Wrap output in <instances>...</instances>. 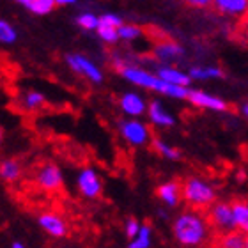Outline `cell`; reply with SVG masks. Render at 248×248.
<instances>
[{
  "instance_id": "27",
  "label": "cell",
  "mask_w": 248,
  "mask_h": 248,
  "mask_svg": "<svg viewBox=\"0 0 248 248\" xmlns=\"http://www.w3.org/2000/svg\"><path fill=\"white\" fill-rule=\"evenodd\" d=\"M94 32H96L99 39H101L103 43H107V45H115V43L119 41V37H117V29H114V27L98 23V29H96Z\"/></svg>"
},
{
  "instance_id": "28",
  "label": "cell",
  "mask_w": 248,
  "mask_h": 248,
  "mask_svg": "<svg viewBox=\"0 0 248 248\" xmlns=\"http://www.w3.org/2000/svg\"><path fill=\"white\" fill-rule=\"evenodd\" d=\"M99 23H101V25L114 27V29H119L124 23V20H123V16L117 15V13H103V15L99 16Z\"/></svg>"
},
{
  "instance_id": "35",
  "label": "cell",
  "mask_w": 248,
  "mask_h": 248,
  "mask_svg": "<svg viewBox=\"0 0 248 248\" xmlns=\"http://www.w3.org/2000/svg\"><path fill=\"white\" fill-rule=\"evenodd\" d=\"M2 144H4V129L0 128V147H2Z\"/></svg>"
},
{
  "instance_id": "15",
  "label": "cell",
  "mask_w": 248,
  "mask_h": 248,
  "mask_svg": "<svg viewBox=\"0 0 248 248\" xmlns=\"http://www.w3.org/2000/svg\"><path fill=\"white\" fill-rule=\"evenodd\" d=\"M155 75L160 78L161 82L169 83V85H177V87L190 89L191 80L188 78V75H186L183 69H179V67H176V66H160L156 69Z\"/></svg>"
},
{
  "instance_id": "13",
  "label": "cell",
  "mask_w": 248,
  "mask_h": 248,
  "mask_svg": "<svg viewBox=\"0 0 248 248\" xmlns=\"http://www.w3.org/2000/svg\"><path fill=\"white\" fill-rule=\"evenodd\" d=\"M155 57L161 62V66H174V62L185 59V48L176 41H163L155 46Z\"/></svg>"
},
{
  "instance_id": "19",
  "label": "cell",
  "mask_w": 248,
  "mask_h": 248,
  "mask_svg": "<svg viewBox=\"0 0 248 248\" xmlns=\"http://www.w3.org/2000/svg\"><path fill=\"white\" fill-rule=\"evenodd\" d=\"M215 7L225 16H243L248 11V2L247 0H217Z\"/></svg>"
},
{
  "instance_id": "29",
  "label": "cell",
  "mask_w": 248,
  "mask_h": 248,
  "mask_svg": "<svg viewBox=\"0 0 248 248\" xmlns=\"http://www.w3.org/2000/svg\"><path fill=\"white\" fill-rule=\"evenodd\" d=\"M140 227H142V223H140L137 218H129V220H126V223H124V234H126V238L133 239L135 236L139 234Z\"/></svg>"
},
{
  "instance_id": "26",
  "label": "cell",
  "mask_w": 248,
  "mask_h": 248,
  "mask_svg": "<svg viewBox=\"0 0 248 248\" xmlns=\"http://www.w3.org/2000/svg\"><path fill=\"white\" fill-rule=\"evenodd\" d=\"M16 39H18V32H16L15 25L0 18V43L2 45H15Z\"/></svg>"
},
{
  "instance_id": "24",
  "label": "cell",
  "mask_w": 248,
  "mask_h": 248,
  "mask_svg": "<svg viewBox=\"0 0 248 248\" xmlns=\"http://www.w3.org/2000/svg\"><path fill=\"white\" fill-rule=\"evenodd\" d=\"M99 23V16L93 11H82L80 15L77 16V25L82 29V31H96Z\"/></svg>"
},
{
  "instance_id": "22",
  "label": "cell",
  "mask_w": 248,
  "mask_h": 248,
  "mask_svg": "<svg viewBox=\"0 0 248 248\" xmlns=\"http://www.w3.org/2000/svg\"><path fill=\"white\" fill-rule=\"evenodd\" d=\"M151 245H153V227L142 223L139 234L133 239H129L128 248H151Z\"/></svg>"
},
{
  "instance_id": "34",
  "label": "cell",
  "mask_w": 248,
  "mask_h": 248,
  "mask_svg": "<svg viewBox=\"0 0 248 248\" xmlns=\"http://www.w3.org/2000/svg\"><path fill=\"white\" fill-rule=\"evenodd\" d=\"M241 114H243L245 117L248 115V105L247 103H243V107H241Z\"/></svg>"
},
{
  "instance_id": "2",
  "label": "cell",
  "mask_w": 248,
  "mask_h": 248,
  "mask_svg": "<svg viewBox=\"0 0 248 248\" xmlns=\"http://www.w3.org/2000/svg\"><path fill=\"white\" fill-rule=\"evenodd\" d=\"M117 69H119V75L129 82L135 87L145 89V91H153V93H160L161 96H167V98L172 99H186L188 96V89L185 87H177V85H169V83L161 82L160 78L156 77L155 73L145 69V67L135 66V64H117Z\"/></svg>"
},
{
  "instance_id": "7",
  "label": "cell",
  "mask_w": 248,
  "mask_h": 248,
  "mask_svg": "<svg viewBox=\"0 0 248 248\" xmlns=\"http://www.w3.org/2000/svg\"><path fill=\"white\" fill-rule=\"evenodd\" d=\"M186 99L190 101V105H193L197 108L209 110V112H218V114L227 112V110L231 108V105L223 98L206 93V91H202V89H188Z\"/></svg>"
},
{
  "instance_id": "16",
  "label": "cell",
  "mask_w": 248,
  "mask_h": 248,
  "mask_svg": "<svg viewBox=\"0 0 248 248\" xmlns=\"http://www.w3.org/2000/svg\"><path fill=\"white\" fill-rule=\"evenodd\" d=\"M231 215H232V227L238 232L247 234L248 231V204L247 201L231 202Z\"/></svg>"
},
{
  "instance_id": "10",
  "label": "cell",
  "mask_w": 248,
  "mask_h": 248,
  "mask_svg": "<svg viewBox=\"0 0 248 248\" xmlns=\"http://www.w3.org/2000/svg\"><path fill=\"white\" fill-rule=\"evenodd\" d=\"M147 103L149 101L137 91H128V93L121 94L119 98V108L128 119H140L142 115H145Z\"/></svg>"
},
{
  "instance_id": "18",
  "label": "cell",
  "mask_w": 248,
  "mask_h": 248,
  "mask_svg": "<svg viewBox=\"0 0 248 248\" xmlns=\"http://www.w3.org/2000/svg\"><path fill=\"white\" fill-rule=\"evenodd\" d=\"M18 4L36 16H46L57 7L55 0H20Z\"/></svg>"
},
{
  "instance_id": "1",
  "label": "cell",
  "mask_w": 248,
  "mask_h": 248,
  "mask_svg": "<svg viewBox=\"0 0 248 248\" xmlns=\"http://www.w3.org/2000/svg\"><path fill=\"white\" fill-rule=\"evenodd\" d=\"M172 234L177 243L185 248H201L211 236V227L206 217L193 209H185L174 218Z\"/></svg>"
},
{
  "instance_id": "5",
  "label": "cell",
  "mask_w": 248,
  "mask_h": 248,
  "mask_svg": "<svg viewBox=\"0 0 248 248\" xmlns=\"http://www.w3.org/2000/svg\"><path fill=\"white\" fill-rule=\"evenodd\" d=\"M66 64L73 73H77L80 77L93 83H103L105 75L103 69L96 64L91 57L83 55V53H67Z\"/></svg>"
},
{
  "instance_id": "8",
  "label": "cell",
  "mask_w": 248,
  "mask_h": 248,
  "mask_svg": "<svg viewBox=\"0 0 248 248\" xmlns=\"http://www.w3.org/2000/svg\"><path fill=\"white\" fill-rule=\"evenodd\" d=\"M36 183L41 190L48 191V193L61 191L62 186H64V174H62V169L57 163H45V165H41L39 170H37Z\"/></svg>"
},
{
  "instance_id": "21",
  "label": "cell",
  "mask_w": 248,
  "mask_h": 248,
  "mask_svg": "<svg viewBox=\"0 0 248 248\" xmlns=\"http://www.w3.org/2000/svg\"><path fill=\"white\" fill-rule=\"evenodd\" d=\"M217 248H248V238L247 234L238 232V231H231V232H223L218 239Z\"/></svg>"
},
{
  "instance_id": "36",
  "label": "cell",
  "mask_w": 248,
  "mask_h": 248,
  "mask_svg": "<svg viewBox=\"0 0 248 248\" xmlns=\"http://www.w3.org/2000/svg\"><path fill=\"white\" fill-rule=\"evenodd\" d=\"M0 82H2V71H0Z\"/></svg>"
},
{
  "instance_id": "12",
  "label": "cell",
  "mask_w": 248,
  "mask_h": 248,
  "mask_svg": "<svg viewBox=\"0 0 248 248\" xmlns=\"http://www.w3.org/2000/svg\"><path fill=\"white\" fill-rule=\"evenodd\" d=\"M145 114H147L149 123L153 124V126H156V128L167 129V128H172V126L176 124V115L170 114L160 99H153V101H149V103H147Z\"/></svg>"
},
{
  "instance_id": "31",
  "label": "cell",
  "mask_w": 248,
  "mask_h": 248,
  "mask_svg": "<svg viewBox=\"0 0 248 248\" xmlns=\"http://www.w3.org/2000/svg\"><path fill=\"white\" fill-rule=\"evenodd\" d=\"M55 4L57 5H73L75 4V0H55Z\"/></svg>"
},
{
  "instance_id": "6",
  "label": "cell",
  "mask_w": 248,
  "mask_h": 248,
  "mask_svg": "<svg viewBox=\"0 0 248 248\" xmlns=\"http://www.w3.org/2000/svg\"><path fill=\"white\" fill-rule=\"evenodd\" d=\"M78 193L85 199H98L103 193V181L99 177V172L94 167H83L78 170L77 176Z\"/></svg>"
},
{
  "instance_id": "23",
  "label": "cell",
  "mask_w": 248,
  "mask_h": 248,
  "mask_svg": "<svg viewBox=\"0 0 248 248\" xmlns=\"http://www.w3.org/2000/svg\"><path fill=\"white\" fill-rule=\"evenodd\" d=\"M46 103V96L39 91H29V93L21 98V107L27 110H37Z\"/></svg>"
},
{
  "instance_id": "17",
  "label": "cell",
  "mask_w": 248,
  "mask_h": 248,
  "mask_svg": "<svg viewBox=\"0 0 248 248\" xmlns=\"http://www.w3.org/2000/svg\"><path fill=\"white\" fill-rule=\"evenodd\" d=\"M21 177V163L15 158L0 161V179L5 183H16Z\"/></svg>"
},
{
  "instance_id": "9",
  "label": "cell",
  "mask_w": 248,
  "mask_h": 248,
  "mask_svg": "<svg viewBox=\"0 0 248 248\" xmlns=\"http://www.w3.org/2000/svg\"><path fill=\"white\" fill-rule=\"evenodd\" d=\"M209 227H215L222 232H231L232 227V215H231V202L217 201L213 206H209L206 217Z\"/></svg>"
},
{
  "instance_id": "25",
  "label": "cell",
  "mask_w": 248,
  "mask_h": 248,
  "mask_svg": "<svg viewBox=\"0 0 248 248\" xmlns=\"http://www.w3.org/2000/svg\"><path fill=\"white\" fill-rule=\"evenodd\" d=\"M142 34H144V31L139 25H135V23H123L117 29V37L121 41H135V39L142 37Z\"/></svg>"
},
{
  "instance_id": "11",
  "label": "cell",
  "mask_w": 248,
  "mask_h": 248,
  "mask_svg": "<svg viewBox=\"0 0 248 248\" xmlns=\"http://www.w3.org/2000/svg\"><path fill=\"white\" fill-rule=\"evenodd\" d=\"M37 223L39 227L52 238H66L67 232H69V227H67L66 220L59 215V213L53 211H45L37 217Z\"/></svg>"
},
{
  "instance_id": "20",
  "label": "cell",
  "mask_w": 248,
  "mask_h": 248,
  "mask_svg": "<svg viewBox=\"0 0 248 248\" xmlns=\"http://www.w3.org/2000/svg\"><path fill=\"white\" fill-rule=\"evenodd\" d=\"M151 145H153V149L161 156V158H165V160H170V161H177L181 160V151L174 147L172 144L165 142L163 139L160 137H156V139H151Z\"/></svg>"
},
{
  "instance_id": "3",
  "label": "cell",
  "mask_w": 248,
  "mask_h": 248,
  "mask_svg": "<svg viewBox=\"0 0 248 248\" xmlns=\"http://www.w3.org/2000/svg\"><path fill=\"white\" fill-rule=\"evenodd\" d=\"M181 201H185L190 209L201 213L202 209H209V206L218 201L217 188L204 177H188L181 183Z\"/></svg>"
},
{
  "instance_id": "4",
  "label": "cell",
  "mask_w": 248,
  "mask_h": 248,
  "mask_svg": "<svg viewBox=\"0 0 248 248\" xmlns=\"http://www.w3.org/2000/svg\"><path fill=\"white\" fill-rule=\"evenodd\" d=\"M121 139L131 147H145L151 144V126L140 119H123L117 124Z\"/></svg>"
},
{
  "instance_id": "14",
  "label": "cell",
  "mask_w": 248,
  "mask_h": 248,
  "mask_svg": "<svg viewBox=\"0 0 248 248\" xmlns=\"http://www.w3.org/2000/svg\"><path fill=\"white\" fill-rule=\"evenodd\" d=\"M156 197L163 202L165 207H177L181 204V183L177 181H165L156 188Z\"/></svg>"
},
{
  "instance_id": "32",
  "label": "cell",
  "mask_w": 248,
  "mask_h": 248,
  "mask_svg": "<svg viewBox=\"0 0 248 248\" xmlns=\"http://www.w3.org/2000/svg\"><path fill=\"white\" fill-rule=\"evenodd\" d=\"M190 4H193V5H199V7H201V5H202V7H204V5H207V4H209V0H199V2H195V0H191Z\"/></svg>"
},
{
  "instance_id": "33",
  "label": "cell",
  "mask_w": 248,
  "mask_h": 248,
  "mask_svg": "<svg viewBox=\"0 0 248 248\" xmlns=\"http://www.w3.org/2000/svg\"><path fill=\"white\" fill-rule=\"evenodd\" d=\"M11 248H27L23 243H20V241H15V243L11 245Z\"/></svg>"
},
{
  "instance_id": "30",
  "label": "cell",
  "mask_w": 248,
  "mask_h": 248,
  "mask_svg": "<svg viewBox=\"0 0 248 248\" xmlns=\"http://www.w3.org/2000/svg\"><path fill=\"white\" fill-rule=\"evenodd\" d=\"M225 77V73L220 66H204V78L206 80H220Z\"/></svg>"
}]
</instances>
